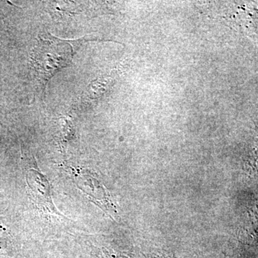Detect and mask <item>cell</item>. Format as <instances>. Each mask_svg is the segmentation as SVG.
Wrapping results in <instances>:
<instances>
[{
  "label": "cell",
  "mask_w": 258,
  "mask_h": 258,
  "mask_svg": "<svg viewBox=\"0 0 258 258\" xmlns=\"http://www.w3.org/2000/svg\"><path fill=\"white\" fill-rule=\"evenodd\" d=\"M74 49L69 42L55 37H40L31 54L32 67L43 88L51 78L72 62Z\"/></svg>",
  "instance_id": "cell-1"
},
{
  "label": "cell",
  "mask_w": 258,
  "mask_h": 258,
  "mask_svg": "<svg viewBox=\"0 0 258 258\" xmlns=\"http://www.w3.org/2000/svg\"><path fill=\"white\" fill-rule=\"evenodd\" d=\"M25 179L30 198L37 210L45 214L60 215L54 204L51 186L46 176L38 169L31 168L27 171Z\"/></svg>",
  "instance_id": "cell-2"
},
{
  "label": "cell",
  "mask_w": 258,
  "mask_h": 258,
  "mask_svg": "<svg viewBox=\"0 0 258 258\" xmlns=\"http://www.w3.org/2000/svg\"><path fill=\"white\" fill-rule=\"evenodd\" d=\"M78 186L88 198L98 204L100 208L115 213L114 205L111 203L109 195L99 181L90 176L82 175L78 179Z\"/></svg>",
  "instance_id": "cell-3"
}]
</instances>
